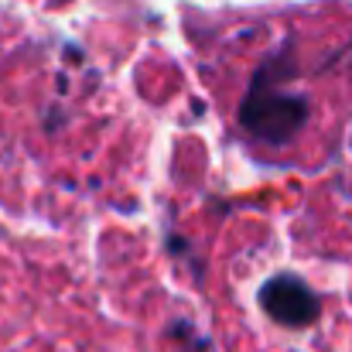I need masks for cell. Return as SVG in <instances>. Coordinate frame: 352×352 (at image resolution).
<instances>
[{"instance_id":"cell-2","label":"cell","mask_w":352,"mask_h":352,"mask_svg":"<svg viewBox=\"0 0 352 352\" xmlns=\"http://www.w3.org/2000/svg\"><path fill=\"white\" fill-rule=\"evenodd\" d=\"M260 308L284 329H308L318 318L322 301L298 274H274L260 287Z\"/></svg>"},{"instance_id":"cell-1","label":"cell","mask_w":352,"mask_h":352,"mask_svg":"<svg viewBox=\"0 0 352 352\" xmlns=\"http://www.w3.org/2000/svg\"><path fill=\"white\" fill-rule=\"evenodd\" d=\"M291 79H294V52L291 45H280L274 55L263 58L239 107V126L270 147L291 144L311 117L308 100L287 89Z\"/></svg>"}]
</instances>
